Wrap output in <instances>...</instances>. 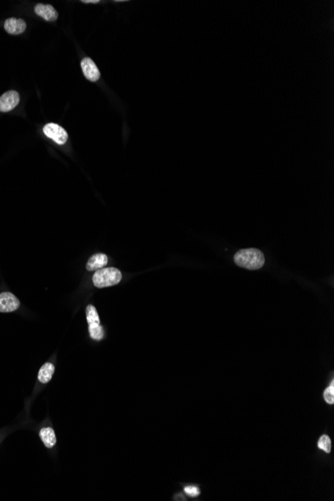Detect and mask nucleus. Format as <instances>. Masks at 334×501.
<instances>
[{"instance_id": "f257e3e1", "label": "nucleus", "mask_w": 334, "mask_h": 501, "mask_svg": "<svg viewBox=\"0 0 334 501\" xmlns=\"http://www.w3.org/2000/svg\"><path fill=\"white\" fill-rule=\"evenodd\" d=\"M233 259L234 263H236V265H238L239 267L249 270L260 269L265 263L263 251L256 248L241 249L235 253Z\"/></svg>"}, {"instance_id": "f8f14e48", "label": "nucleus", "mask_w": 334, "mask_h": 501, "mask_svg": "<svg viewBox=\"0 0 334 501\" xmlns=\"http://www.w3.org/2000/svg\"><path fill=\"white\" fill-rule=\"evenodd\" d=\"M39 436L47 448H52L56 444V435L51 427L42 428L39 432Z\"/></svg>"}, {"instance_id": "dca6fc26", "label": "nucleus", "mask_w": 334, "mask_h": 501, "mask_svg": "<svg viewBox=\"0 0 334 501\" xmlns=\"http://www.w3.org/2000/svg\"><path fill=\"white\" fill-rule=\"evenodd\" d=\"M83 3H99L98 0H83Z\"/></svg>"}, {"instance_id": "6e6552de", "label": "nucleus", "mask_w": 334, "mask_h": 501, "mask_svg": "<svg viewBox=\"0 0 334 501\" xmlns=\"http://www.w3.org/2000/svg\"><path fill=\"white\" fill-rule=\"evenodd\" d=\"M34 12L46 21H55L58 17V13L55 8L48 4H37L34 7Z\"/></svg>"}, {"instance_id": "39448f33", "label": "nucleus", "mask_w": 334, "mask_h": 501, "mask_svg": "<svg viewBox=\"0 0 334 501\" xmlns=\"http://www.w3.org/2000/svg\"><path fill=\"white\" fill-rule=\"evenodd\" d=\"M20 305L19 299L10 292L0 293V312L8 313L18 309Z\"/></svg>"}, {"instance_id": "f03ea898", "label": "nucleus", "mask_w": 334, "mask_h": 501, "mask_svg": "<svg viewBox=\"0 0 334 501\" xmlns=\"http://www.w3.org/2000/svg\"><path fill=\"white\" fill-rule=\"evenodd\" d=\"M122 279V274L117 268L107 267L96 270L93 274L92 281L94 287L98 288L113 287L118 284Z\"/></svg>"}, {"instance_id": "7ed1b4c3", "label": "nucleus", "mask_w": 334, "mask_h": 501, "mask_svg": "<svg viewBox=\"0 0 334 501\" xmlns=\"http://www.w3.org/2000/svg\"><path fill=\"white\" fill-rule=\"evenodd\" d=\"M86 319H87V323H88V327H89V334H90V337L94 340H101L104 336V331H103V328L100 324V319H99V315L96 311V308L89 304L87 305L86 307Z\"/></svg>"}, {"instance_id": "0eeeda50", "label": "nucleus", "mask_w": 334, "mask_h": 501, "mask_svg": "<svg viewBox=\"0 0 334 501\" xmlns=\"http://www.w3.org/2000/svg\"><path fill=\"white\" fill-rule=\"evenodd\" d=\"M81 68L84 73V76L91 82H96L100 78V71L97 68L93 60L89 57L84 58L81 61Z\"/></svg>"}, {"instance_id": "20e7f679", "label": "nucleus", "mask_w": 334, "mask_h": 501, "mask_svg": "<svg viewBox=\"0 0 334 501\" xmlns=\"http://www.w3.org/2000/svg\"><path fill=\"white\" fill-rule=\"evenodd\" d=\"M43 132L48 138L52 139L59 145L66 144L68 139V134L64 128L56 123H48L43 127Z\"/></svg>"}, {"instance_id": "ddd939ff", "label": "nucleus", "mask_w": 334, "mask_h": 501, "mask_svg": "<svg viewBox=\"0 0 334 501\" xmlns=\"http://www.w3.org/2000/svg\"><path fill=\"white\" fill-rule=\"evenodd\" d=\"M318 448L322 449L326 454H330L331 451V440L328 435H322L318 440Z\"/></svg>"}, {"instance_id": "2eb2a0df", "label": "nucleus", "mask_w": 334, "mask_h": 501, "mask_svg": "<svg viewBox=\"0 0 334 501\" xmlns=\"http://www.w3.org/2000/svg\"><path fill=\"white\" fill-rule=\"evenodd\" d=\"M184 491H185V493H187L191 497H196L200 493L199 489L197 487H195V486H187V487L184 488Z\"/></svg>"}, {"instance_id": "423d86ee", "label": "nucleus", "mask_w": 334, "mask_h": 501, "mask_svg": "<svg viewBox=\"0 0 334 501\" xmlns=\"http://www.w3.org/2000/svg\"><path fill=\"white\" fill-rule=\"evenodd\" d=\"M19 94L14 90H9L0 96V111L8 112L14 109L19 103Z\"/></svg>"}, {"instance_id": "9d476101", "label": "nucleus", "mask_w": 334, "mask_h": 501, "mask_svg": "<svg viewBox=\"0 0 334 501\" xmlns=\"http://www.w3.org/2000/svg\"><path fill=\"white\" fill-rule=\"evenodd\" d=\"M108 263V258L103 253H96L92 255L86 263V269L88 271H96L103 268Z\"/></svg>"}, {"instance_id": "4468645a", "label": "nucleus", "mask_w": 334, "mask_h": 501, "mask_svg": "<svg viewBox=\"0 0 334 501\" xmlns=\"http://www.w3.org/2000/svg\"><path fill=\"white\" fill-rule=\"evenodd\" d=\"M323 397L328 404L334 403V381H331L330 385L325 389L323 393Z\"/></svg>"}, {"instance_id": "9b49d317", "label": "nucleus", "mask_w": 334, "mask_h": 501, "mask_svg": "<svg viewBox=\"0 0 334 501\" xmlns=\"http://www.w3.org/2000/svg\"><path fill=\"white\" fill-rule=\"evenodd\" d=\"M54 371H55V366L52 363H50V362L44 363L42 365V367L39 369L38 380L41 383H48L51 380V378L54 374Z\"/></svg>"}, {"instance_id": "1a4fd4ad", "label": "nucleus", "mask_w": 334, "mask_h": 501, "mask_svg": "<svg viewBox=\"0 0 334 501\" xmlns=\"http://www.w3.org/2000/svg\"><path fill=\"white\" fill-rule=\"evenodd\" d=\"M4 28L9 34L18 35L25 31L26 23L20 18H8L4 23Z\"/></svg>"}]
</instances>
